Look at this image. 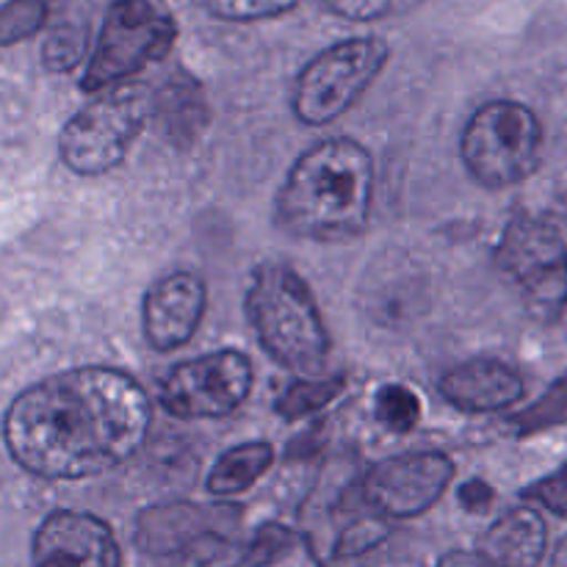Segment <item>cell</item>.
I'll list each match as a JSON object with an SVG mask.
<instances>
[{
  "label": "cell",
  "mask_w": 567,
  "mask_h": 567,
  "mask_svg": "<svg viewBox=\"0 0 567 567\" xmlns=\"http://www.w3.org/2000/svg\"><path fill=\"white\" fill-rule=\"evenodd\" d=\"M524 498H529V502L540 504V507L551 509L557 515H567V463L563 468L554 471V474H548L546 480L526 487Z\"/></svg>",
  "instance_id": "obj_27"
},
{
  "label": "cell",
  "mask_w": 567,
  "mask_h": 567,
  "mask_svg": "<svg viewBox=\"0 0 567 567\" xmlns=\"http://www.w3.org/2000/svg\"><path fill=\"white\" fill-rule=\"evenodd\" d=\"M297 535L286 526H277V524H266L264 529L255 535V540L249 543L247 551H244L241 563L236 567H266L271 565L275 559H280L288 548L293 546Z\"/></svg>",
  "instance_id": "obj_24"
},
{
  "label": "cell",
  "mask_w": 567,
  "mask_h": 567,
  "mask_svg": "<svg viewBox=\"0 0 567 567\" xmlns=\"http://www.w3.org/2000/svg\"><path fill=\"white\" fill-rule=\"evenodd\" d=\"M551 565H554V567H567V535L563 537V540L557 543V548H554Z\"/></svg>",
  "instance_id": "obj_30"
},
{
  "label": "cell",
  "mask_w": 567,
  "mask_h": 567,
  "mask_svg": "<svg viewBox=\"0 0 567 567\" xmlns=\"http://www.w3.org/2000/svg\"><path fill=\"white\" fill-rule=\"evenodd\" d=\"M437 567H498V565L487 563L485 557H480V554L474 551H452L437 563Z\"/></svg>",
  "instance_id": "obj_29"
},
{
  "label": "cell",
  "mask_w": 567,
  "mask_h": 567,
  "mask_svg": "<svg viewBox=\"0 0 567 567\" xmlns=\"http://www.w3.org/2000/svg\"><path fill=\"white\" fill-rule=\"evenodd\" d=\"M247 319L264 352L293 374H321L330 332L308 282L282 264L260 266L249 286Z\"/></svg>",
  "instance_id": "obj_3"
},
{
  "label": "cell",
  "mask_w": 567,
  "mask_h": 567,
  "mask_svg": "<svg viewBox=\"0 0 567 567\" xmlns=\"http://www.w3.org/2000/svg\"><path fill=\"white\" fill-rule=\"evenodd\" d=\"M208 308V288L194 271H172L147 288L142 302L144 341L155 352H175L197 336Z\"/></svg>",
  "instance_id": "obj_12"
},
{
  "label": "cell",
  "mask_w": 567,
  "mask_h": 567,
  "mask_svg": "<svg viewBox=\"0 0 567 567\" xmlns=\"http://www.w3.org/2000/svg\"><path fill=\"white\" fill-rule=\"evenodd\" d=\"M210 515L188 504L177 507L153 509L142 515V529H138V543L153 554H175L181 548L197 543L203 535H210Z\"/></svg>",
  "instance_id": "obj_16"
},
{
  "label": "cell",
  "mask_w": 567,
  "mask_h": 567,
  "mask_svg": "<svg viewBox=\"0 0 567 567\" xmlns=\"http://www.w3.org/2000/svg\"><path fill=\"white\" fill-rule=\"evenodd\" d=\"M388 48L380 37H354L330 44L297 75L291 109L302 125L321 127L347 114L385 70Z\"/></svg>",
  "instance_id": "obj_6"
},
{
  "label": "cell",
  "mask_w": 567,
  "mask_h": 567,
  "mask_svg": "<svg viewBox=\"0 0 567 567\" xmlns=\"http://www.w3.org/2000/svg\"><path fill=\"white\" fill-rule=\"evenodd\" d=\"M150 114L158 120L161 131L169 138L192 142L194 133L203 127L205 116H208V105H205L203 92H199V83L181 75L166 81L164 89L153 94Z\"/></svg>",
  "instance_id": "obj_15"
},
{
  "label": "cell",
  "mask_w": 567,
  "mask_h": 567,
  "mask_svg": "<svg viewBox=\"0 0 567 567\" xmlns=\"http://www.w3.org/2000/svg\"><path fill=\"white\" fill-rule=\"evenodd\" d=\"M275 465V446L269 441H247L219 454L208 474V491L230 498L247 493Z\"/></svg>",
  "instance_id": "obj_17"
},
{
  "label": "cell",
  "mask_w": 567,
  "mask_h": 567,
  "mask_svg": "<svg viewBox=\"0 0 567 567\" xmlns=\"http://www.w3.org/2000/svg\"><path fill=\"white\" fill-rule=\"evenodd\" d=\"M299 0H208V11L225 22H258L291 11Z\"/></svg>",
  "instance_id": "obj_23"
},
{
  "label": "cell",
  "mask_w": 567,
  "mask_h": 567,
  "mask_svg": "<svg viewBox=\"0 0 567 567\" xmlns=\"http://www.w3.org/2000/svg\"><path fill=\"white\" fill-rule=\"evenodd\" d=\"M548 551V526L532 507L504 513L480 540V557L498 567H537Z\"/></svg>",
  "instance_id": "obj_14"
},
{
  "label": "cell",
  "mask_w": 567,
  "mask_h": 567,
  "mask_svg": "<svg viewBox=\"0 0 567 567\" xmlns=\"http://www.w3.org/2000/svg\"><path fill=\"white\" fill-rule=\"evenodd\" d=\"M89 50L86 22H61L50 31L42 48V61L50 72H72Z\"/></svg>",
  "instance_id": "obj_20"
},
{
  "label": "cell",
  "mask_w": 567,
  "mask_h": 567,
  "mask_svg": "<svg viewBox=\"0 0 567 567\" xmlns=\"http://www.w3.org/2000/svg\"><path fill=\"white\" fill-rule=\"evenodd\" d=\"M177 39L169 14L150 0H116L109 9L97 44L89 55L81 89L89 94L127 83L153 61L164 59Z\"/></svg>",
  "instance_id": "obj_7"
},
{
  "label": "cell",
  "mask_w": 567,
  "mask_h": 567,
  "mask_svg": "<svg viewBox=\"0 0 567 567\" xmlns=\"http://www.w3.org/2000/svg\"><path fill=\"white\" fill-rule=\"evenodd\" d=\"M347 388V377H308V380H297L286 388L280 399H277V413L288 421L305 419L310 413H319L321 408L336 402Z\"/></svg>",
  "instance_id": "obj_18"
},
{
  "label": "cell",
  "mask_w": 567,
  "mask_h": 567,
  "mask_svg": "<svg viewBox=\"0 0 567 567\" xmlns=\"http://www.w3.org/2000/svg\"><path fill=\"white\" fill-rule=\"evenodd\" d=\"M153 94L136 83H120L89 100L66 120L59 136L61 164L81 177L116 169L150 120Z\"/></svg>",
  "instance_id": "obj_5"
},
{
  "label": "cell",
  "mask_w": 567,
  "mask_h": 567,
  "mask_svg": "<svg viewBox=\"0 0 567 567\" xmlns=\"http://www.w3.org/2000/svg\"><path fill=\"white\" fill-rule=\"evenodd\" d=\"M563 421H567V382L554 385L535 408L518 415L520 432H526V435L529 432H543L554 424H563Z\"/></svg>",
  "instance_id": "obj_25"
},
{
  "label": "cell",
  "mask_w": 567,
  "mask_h": 567,
  "mask_svg": "<svg viewBox=\"0 0 567 567\" xmlns=\"http://www.w3.org/2000/svg\"><path fill=\"white\" fill-rule=\"evenodd\" d=\"M498 266L520 293L526 313L554 324L567 310V241L551 221L518 216L498 241Z\"/></svg>",
  "instance_id": "obj_8"
},
{
  "label": "cell",
  "mask_w": 567,
  "mask_h": 567,
  "mask_svg": "<svg viewBox=\"0 0 567 567\" xmlns=\"http://www.w3.org/2000/svg\"><path fill=\"white\" fill-rule=\"evenodd\" d=\"M452 480V457L441 452H410L377 463L365 476L363 493L377 515L408 520L435 507Z\"/></svg>",
  "instance_id": "obj_10"
},
{
  "label": "cell",
  "mask_w": 567,
  "mask_h": 567,
  "mask_svg": "<svg viewBox=\"0 0 567 567\" xmlns=\"http://www.w3.org/2000/svg\"><path fill=\"white\" fill-rule=\"evenodd\" d=\"M33 567H122L114 529L81 509H55L33 535Z\"/></svg>",
  "instance_id": "obj_11"
},
{
  "label": "cell",
  "mask_w": 567,
  "mask_h": 567,
  "mask_svg": "<svg viewBox=\"0 0 567 567\" xmlns=\"http://www.w3.org/2000/svg\"><path fill=\"white\" fill-rule=\"evenodd\" d=\"M408 6H415V0H327V9L349 22H374Z\"/></svg>",
  "instance_id": "obj_26"
},
{
  "label": "cell",
  "mask_w": 567,
  "mask_h": 567,
  "mask_svg": "<svg viewBox=\"0 0 567 567\" xmlns=\"http://www.w3.org/2000/svg\"><path fill=\"white\" fill-rule=\"evenodd\" d=\"M374 161L360 142L332 136L305 150L277 194V225L308 241H349L369 227Z\"/></svg>",
  "instance_id": "obj_2"
},
{
  "label": "cell",
  "mask_w": 567,
  "mask_h": 567,
  "mask_svg": "<svg viewBox=\"0 0 567 567\" xmlns=\"http://www.w3.org/2000/svg\"><path fill=\"white\" fill-rule=\"evenodd\" d=\"M421 413H424V404H421V396L413 388L402 385V382H385V385L377 388L374 419L388 432L408 435L419 426Z\"/></svg>",
  "instance_id": "obj_19"
},
{
  "label": "cell",
  "mask_w": 567,
  "mask_h": 567,
  "mask_svg": "<svg viewBox=\"0 0 567 567\" xmlns=\"http://www.w3.org/2000/svg\"><path fill=\"white\" fill-rule=\"evenodd\" d=\"M153 404L131 374L109 365L59 371L11 402L3 441L11 460L48 482L109 474L147 441Z\"/></svg>",
  "instance_id": "obj_1"
},
{
  "label": "cell",
  "mask_w": 567,
  "mask_h": 567,
  "mask_svg": "<svg viewBox=\"0 0 567 567\" xmlns=\"http://www.w3.org/2000/svg\"><path fill=\"white\" fill-rule=\"evenodd\" d=\"M388 520L382 515H369V518H358L349 526H343L338 532V537L332 540L330 551H327V559L330 563H341V559L360 557V554L371 551V548L380 546L388 537Z\"/></svg>",
  "instance_id": "obj_22"
},
{
  "label": "cell",
  "mask_w": 567,
  "mask_h": 567,
  "mask_svg": "<svg viewBox=\"0 0 567 567\" xmlns=\"http://www.w3.org/2000/svg\"><path fill=\"white\" fill-rule=\"evenodd\" d=\"M543 125L518 100L480 105L460 138V158L480 186L509 188L540 166Z\"/></svg>",
  "instance_id": "obj_4"
},
{
  "label": "cell",
  "mask_w": 567,
  "mask_h": 567,
  "mask_svg": "<svg viewBox=\"0 0 567 567\" xmlns=\"http://www.w3.org/2000/svg\"><path fill=\"white\" fill-rule=\"evenodd\" d=\"M441 396L460 413H502L524 399V377L496 358H471L437 382Z\"/></svg>",
  "instance_id": "obj_13"
},
{
  "label": "cell",
  "mask_w": 567,
  "mask_h": 567,
  "mask_svg": "<svg viewBox=\"0 0 567 567\" xmlns=\"http://www.w3.org/2000/svg\"><path fill=\"white\" fill-rule=\"evenodd\" d=\"M48 0H9L0 6V48L37 37L48 22Z\"/></svg>",
  "instance_id": "obj_21"
},
{
  "label": "cell",
  "mask_w": 567,
  "mask_h": 567,
  "mask_svg": "<svg viewBox=\"0 0 567 567\" xmlns=\"http://www.w3.org/2000/svg\"><path fill=\"white\" fill-rule=\"evenodd\" d=\"M493 498H496L493 487L480 480L468 482V485H463V491H460V502H463L471 513H485V509L493 504Z\"/></svg>",
  "instance_id": "obj_28"
},
{
  "label": "cell",
  "mask_w": 567,
  "mask_h": 567,
  "mask_svg": "<svg viewBox=\"0 0 567 567\" xmlns=\"http://www.w3.org/2000/svg\"><path fill=\"white\" fill-rule=\"evenodd\" d=\"M252 360L238 349H219L177 363L161 382V404L183 421L225 419L252 393Z\"/></svg>",
  "instance_id": "obj_9"
}]
</instances>
